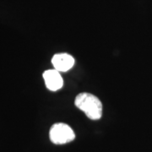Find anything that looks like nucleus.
<instances>
[{"label": "nucleus", "instance_id": "obj_1", "mask_svg": "<svg viewBox=\"0 0 152 152\" xmlns=\"http://www.w3.org/2000/svg\"><path fill=\"white\" fill-rule=\"evenodd\" d=\"M75 104L91 120H99L102 116V103L100 99L91 93H80L75 100Z\"/></svg>", "mask_w": 152, "mask_h": 152}, {"label": "nucleus", "instance_id": "obj_2", "mask_svg": "<svg viewBox=\"0 0 152 152\" xmlns=\"http://www.w3.org/2000/svg\"><path fill=\"white\" fill-rule=\"evenodd\" d=\"M49 137L55 145H64L73 141L75 139V134L68 124L58 123L51 127Z\"/></svg>", "mask_w": 152, "mask_h": 152}, {"label": "nucleus", "instance_id": "obj_3", "mask_svg": "<svg viewBox=\"0 0 152 152\" xmlns=\"http://www.w3.org/2000/svg\"><path fill=\"white\" fill-rule=\"evenodd\" d=\"M75 58L68 53H58L52 58V64L54 69L58 72H67L75 65Z\"/></svg>", "mask_w": 152, "mask_h": 152}, {"label": "nucleus", "instance_id": "obj_4", "mask_svg": "<svg viewBox=\"0 0 152 152\" xmlns=\"http://www.w3.org/2000/svg\"><path fill=\"white\" fill-rule=\"evenodd\" d=\"M43 79L46 86L51 91H57L64 86V80L60 72L56 69H49L43 73Z\"/></svg>", "mask_w": 152, "mask_h": 152}]
</instances>
